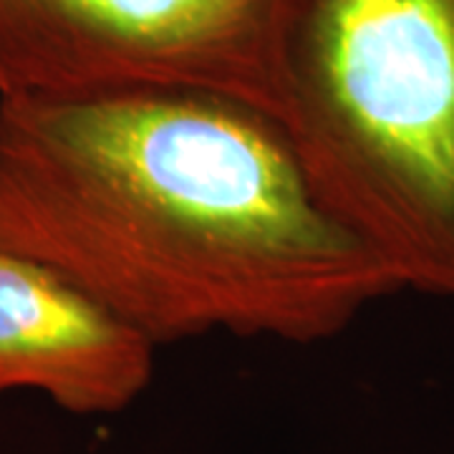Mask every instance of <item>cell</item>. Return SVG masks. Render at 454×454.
<instances>
[{
    "mask_svg": "<svg viewBox=\"0 0 454 454\" xmlns=\"http://www.w3.org/2000/svg\"><path fill=\"white\" fill-rule=\"evenodd\" d=\"M0 250L157 346L316 343L404 291L316 192L280 119L187 89L0 98Z\"/></svg>",
    "mask_w": 454,
    "mask_h": 454,
    "instance_id": "6da1fadb",
    "label": "cell"
},
{
    "mask_svg": "<svg viewBox=\"0 0 454 454\" xmlns=\"http://www.w3.org/2000/svg\"><path fill=\"white\" fill-rule=\"evenodd\" d=\"M283 89L321 200L402 288L454 303V0H298Z\"/></svg>",
    "mask_w": 454,
    "mask_h": 454,
    "instance_id": "7a4b0ae2",
    "label": "cell"
},
{
    "mask_svg": "<svg viewBox=\"0 0 454 454\" xmlns=\"http://www.w3.org/2000/svg\"><path fill=\"white\" fill-rule=\"evenodd\" d=\"M298 0H0V98L187 89L283 116Z\"/></svg>",
    "mask_w": 454,
    "mask_h": 454,
    "instance_id": "3957f363",
    "label": "cell"
},
{
    "mask_svg": "<svg viewBox=\"0 0 454 454\" xmlns=\"http://www.w3.org/2000/svg\"><path fill=\"white\" fill-rule=\"evenodd\" d=\"M154 348L51 268L0 250V396L33 389L79 417L116 414L149 387Z\"/></svg>",
    "mask_w": 454,
    "mask_h": 454,
    "instance_id": "277c9868",
    "label": "cell"
}]
</instances>
